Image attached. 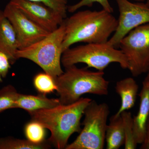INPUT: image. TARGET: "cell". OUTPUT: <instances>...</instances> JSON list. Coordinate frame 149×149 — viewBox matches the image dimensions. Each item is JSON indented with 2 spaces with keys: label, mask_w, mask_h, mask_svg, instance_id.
<instances>
[{
  "label": "cell",
  "mask_w": 149,
  "mask_h": 149,
  "mask_svg": "<svg viewBox=\"0 0 149 149\" xmlns=\"http://www.w3.org/2000/svg\"><path fill=\"white\" fill-rule=\"evenodd\" d=\"M59 99L49 98L42 94L37 95H24L19 93L15 108L22 109L28 113L52 108L60 104Z\"/></svg>",
  "instance_id": "cell-14"
},
{
  "label": "cell",
  "mask_w": 149,
  "mask_h": 149,
  "mask_svg": "<svg viewBox=\"0 0 149 149\" xmlns=\"http://www.w3.org/2000/svg\"><path fill=\"white\" fill-rule=\"evenodd\" d=\"M139 85L132 77H127L117 82L115 89L116 92L121 99V105L118 111L115 113L116 116L121 113L133 108L136 103Z\"/></svg>",
  "instance_id": "cell-13"
},
{
  "label": "cell",
  "mask_w": 149,
  "mask_h": 149,
  "mask_svg": "<svg viewBox=\"0 0 149 149\" xmlns=\"http://www.w3.org/2000/svg\"><path fill=\"white\" fill-rule=\"evenodd\" d=\"M119 11L116 30L107 43L118 48L120 41L136 27L149 23V8L146 3H132L128 0H115Z\"/></svg>",
  "instance_id": "cell-8"
},
{
  "label": "cell",
  "mask_w": 149,
  "mask_h": 149,
  "mask_svg": "<svg viewBox=\"0 0 149 149\" xmlns=\"http://www.w3.org/2000/svg\"><path fill=\"white\" fill-rule=\"evenodd\" d=\"M24 133L27 140L36 144L45 142V128L39 123L32 120L27 123L24 128Z\"/></svg>",
  "instance_id": "cell-20"
},
{
  "label": "cell",
  "mask_w": 149,
  "mask_h": 149,
  "mask_svg": "<svg viewBox=\"0 0 149 149\" xmlns=\"http://www.w3.org/2000/svg\"><path fill=\"white\" fill-rule=\"evenodd\" d=\"M146 73V76L145 77L143 83H147V84L149 85V68Z\"/></svg>",
  "instance_id": "cell-25"
},
{
  "label": "cell",
  "mask_w": 149,
  "mask_h": 149,
  "mask_svg": "<svg viewBox=\"0 0 149 149\" xmlns=\"http://www.w3.org/2000/svg\"><path fill=\"white\" fill-rule=\"evenodd\" d=\"M141 145V149H149V116L147 122L145 139Z\"/></svg>",
  "instance_id": "cell-24"
},
{
  "label": "cell",
  "mask_w": 149,
  "mask_h": 149,
  "mask_svg": "<svg viewBox=\"0 0 149 149\" xmlns=\"http://www.w3.org/2000/svg\"><path fill=\"white\" fill-rule=\"evenodd\" d=\"M123 122L125 133V141L124 148L135 149L137 148V143L134 138L133 133V117L130 112L123 111L120 114Z\"/></svg>",
  "instance_id": "cell-18"
},
{
  "label": "cell",
  "mask_w": 149,
  "mask_h": 149,
  "mask_svg": "<svg viewBox=\"0 0 149 149\" xmlns=\"http://www.w3.org/2000/svg\"><path fill=\"white\" fill-rule=\"evenodd\" d=\"M9 3L19 9L35 24L49 32L57 29L65 19L53 10L41 3L28 0H10Z\"/></svg>",
  "instance_id": "cell-10"
},
{
  "label": "cell",
  "mask_w": 149,
  "mask_h": 149,
  "mask_svg": "<svg viewBox=\"0 0 149 149\" xmlns=\"http://www.w3.org/2000/svg\"><path fill=\"white\" fill-rule=\"evenodd\" d=\"M105 141L107 149H118L125 143V136L121 116L115 114L110 118L107 125Z\"/></svg>",
  "instance_id": "cell-15"
},
{
  "label": "cell",
  "mask_w": 149,
  "mask_h": 149,
  "mask_svg": "<svg viewBox=\"0 0 149 149\" xmlns=\"http://www.w3.org/2000/svg\"><path fill=\"white\" fill-rule=\"evenodd\" d=\"M136 2H144L146 0H133Z\"/></svg>",
  "instance_id": "cell-26"
},
{
  "label": "cell",
  "mask_w": 149,
  "mask_h": 149,
  "mask_svg": "<svg viewBox=\"0 0 149 149\" xmlns=\"http://www.w3.org/2000/svg\"><path fill=\"white\" fill-rule=\"evenodd\" d=\"M118 48L127 58L128 69L134 77L146 73L149 68V23L130 31Z\"/></svg>",
  "instance_id": "cell-7"
},
{
  "label": "cell",
  "mask_w": 149,
  "mask_h": 149,
  "mask_svg": "<svg viewBox=\"0 0 149 149\" xmlns=\"http://www.w3.org/2000/svg\"><path fill=\"white\" fill-rule=\"evenodd\" d=\"M3 13L16 33L18 49L35 44L50 33L35 24L19 9L9 3L6 6Z\"/></svg>",
  "instance_id": "cell-9"
},
{
  "label": "cell",
  "mask_w": 149,
  "mask_h": 149,
  "mask_svg": "<svg viewBox=\"0 0 149 149\" xmlns=\"http://www.w3.org/2000/svg\"><path fill=\"white\" fill-rule=\"evenodd\" d=\"M11 63L9 58L5 54L0 52V83L5 78L10 68Z\"/></svg>",
  "instance_id": "cell-23"
},
{
  "label": "cell",
  "mask_w": 149,
  "mask_h": 149,
  "mask_svg": "<svg viewBox=\"0 0 149 149\" xmlns=\"http://www.w3.org/2000/svg\"><path fill=\"white\" fill-rule=\"evenodd\" d=\"M64 36L63 22L42 40L18 49L16 53L17 58L27 59L33 61L55 80L64 72L62 69L61 60Z\"/></svg>",
  "instance_id": "cell-4"
},
{
  "label": "cell",
  "mask_w": 149,
  "mask_h": 149,
  "mask_svg": "<svg viewBox=\"0 0 149 149\" xmlns=\"http://www.w3.org/2000/svg\"><path fill=\"white\" fill-rule=\"evenodd\" d=\"M98 3L100 4L103 8V9L111 13L113 12V8L111 6L108 0H81L77 3L68 6V11L72 13L83 7H91L94 3Z\"/></svg>",
  "instance_id": "cell-22"
},
{
  "label": "cell",
  "mask_w": 149,
  "mask_h": 149,
  "mask_svg": "<svg viewBox=\"0 0 149 149\" xmlns=\"http://www.w3.org/2000/svg\"><path fill=\"white\" fill-rule=\"evenodd\" d=\"M18 94L12 85H6L0 90V113L7 109L15 108Z\"/></svg>",
  "instance_id": "cell-17"
},
{
  "label": "cell",
  "mask_w": 149,
  "mask_h": 149,
  "mask_svg": "<svg viewBox=\"0 0 149 149\" xmlns=\"http://www.w3.org/2000/svg\"><path fill=\"white\" fill-rule=\"evenodd\" d=\"M18 50L16 34L10 22L0 10V52L8 56L11 64L17 60L16 53Z\"/></svg>",
  "instance_id": "cell-11"
},
{
  "label": "cell",
  "mask_w": 149,
  "mask_h": 149,
  "mask_svg": "<svg viewBox=\"0 0 149 149\" xmlns=\"http://www.w3.org/2000/svg\"><path fill=\"white\" fill-rule=\"evenodd\" d=\"M139 96L140 107L137 115L133 117V127L135 141L138 145H141L145 139L149 116V85L143 83V87Z\"/></svg>",
  "instance_id": "cell-12"
},
{
  "label": "cell",
  "mask_w": 149,
  "mask_h": 149,
  "mask_svg": "<svg viewBox=\"0 0 149 149\" xmlns=\"http://www.w3.org/2000/svg\"><path fill=\"white\" fill-rule=\"evenodd\" d=\"M50 145L44 143L36 144L28 140H20L13 138L0 139V149H48Z\"/></svg>",
  "instance_id": "cell-16"
},
{
  "label": "cell",
  "mask_w": 149,
  "mask_h": 149,
  "mask_svg": "<svg viewBox=\"0 0 149 149\" xmlns=\"http://www.w3.org/2000/svg\"><path fill=\"white\" fill-rule=\"evenodd\" d=\"M104 71L94 72L75 65L65 68L55 81L59 100L62 104L77 101L85 94L107 95L109 82L104 77Z\"/></svg>",
  "instance_id": "cell-3"
},
{
  "label": "cell",
  "mask_w": 149,
  "mask_h": 149,
  "mask_svg": "<svg viewBox=\"0 0 149 149\" xmlns=\"http://www.w3.org/2000/svg\"><path fill=\"white\" fill-rule=\"evenodd\" d=\"M61 64L65 68L84 63L87 67L104 71L112 63L120 65L123 69L128 68L127 58L120 50L104 43H87L85 45L69 48L61 57Z\"/></svg>",
  "instance_id": "cell-5"
},
{
  "label": "cell",
  "mask_w": 149,
  "mask_h": 149,
  "mask_svg": "<svg viewBox=\"0 0 149 149\" xmlns=\"http://www.w3.org/2000/svg\"><path fill=\"white\" fill-rule=\"evenodd\" d=\"M81 97L68 104L29 113L32 120L40 123L51 132L49 142L58 149H65L70 136L81 131L80 123L84 110L91 101Z\"/></svg>",
  "instance_id": "cell-2"
},
{
  "label": "cell",
  "mask_w": 149,
  "mask_h": 149,
  "mask_svg": "<svg viewBox=\"0 0 149 149\" xmlns=\"http://www.w3.org/2000/svg\"><path fill=\"white\" fill-rule=\"evenodd\" d=\"M63 52L75 43H106L117 28L118 19L105 10L76 12L63 21Z\"/></svg>",
  "instance_id": "cell-1"
},
{
  "label": "cell",
  "mask_w": 149,
  "mask_h": 149,
  "mask_svg": "<svg viewBox=\"0 0 149 149\" xmlns=\"http://www.w3.org/2000/svg\"><path fill=\"white\" fill-rule=\"evenodd\" d=\"M145 2H146V4L149 8V0H146Z\"/></svg>",
  "instance_id": "cell-27"
},
{
  "label": "cell",
  "mask_w": 149,
  "mask_h": 149,
  "mask_svg": "<svg viewBox=\"0 0 149 149\" xmlns=\"http://www.w3.org/2000/svg\"><path fill=\"white\" fill-rule=\"evenodd\" d=\"M35 2L40 3L53 10L65 19L68 6V0H28Z\"/></svg>",
  "instance_id": "cell-21"
},
{
  "label": "cell",
  "mask_w": 149,
  "mask_h": 149,
  "mask_svg": "<svg viewBox=\"0 0 149 149\" xmlns=\"http://www.w3.org/2000/svg\"><path fill=\"white\" fill-rule=\"evenodd\" d=\"M33 83L35 88L40 94L46 95L57 90L54 79L45 72L36 74L33 80Z\"/></svg>",
  "instance_id": "cell-19"
},
{
  "label": "cell",
  "mask_w": 149,
  "mask_h": 149,
  "mask_svg": "<svg viewBox=\"0 0 149 149\" xmlns=\"http://www.w3.org/2000/svg\"><path fill=\"white\" fill-rule=\"evenodd\" d=\"M109 113L107 104H98L91 100L84 110L83 129L77 139L68 144L65 149H104Z\"/></svg>",
  "instance_id": "cell-6"
}]
</instances>
